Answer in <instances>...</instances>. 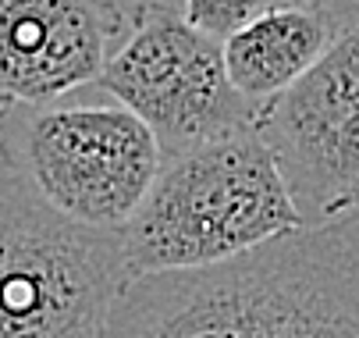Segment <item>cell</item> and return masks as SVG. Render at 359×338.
<instances>
[{"mask_svg": "<svg viewBox=\"0 0 359 338\" xmlns=\"http://www.w3.org/2000/svg\"><path fill=\"white\" fill-rule=\"evenodd\" d=\"M100 338H359V207L221 264L125 278Z\"/></svg>", "mask_w": 359, "mask_h": 338, "instance_id": "obj_1", "label": "cell"}, {"mask_svg": "<svg viewBox=\"0 0 359 338\" xmlns=\"http://www.w3.org/2000/svg\"><path fill=\"white\" fill-rule=\"evenodd\" d=\"M302 224V214L252 125L168 154L118 228L128 278L207 267Z\"/></svg>", "mask_w": 359, "mask_h": 338, "instance_id": "obj_2", "label": "cell"}, {"mask_svg": "<svg viewBox=\"0 0 359 338\" xmlns=\"http://www.w3.org/2000/svg\"><path fill=\"white\" fill-rule=\"evenodd\" d=\"M164 150L153 128L128 107L75 100L0 107V164L18 175L57 214L118 231L149 182Z\"/></svg>", "mask_w": 359, "mask_h": 338, "instance_id": "obj_3", "label": "cell"}, {"mask_svg": "<svg viewBox=\"0 0 359 338\" xmlns=\"http://www.w3.org/2000/svg\"><path fill=\"white\" fill-rule=\"evenodd\" d=\"M125 278L118 231L79 224L0 175V338H100Z\"/></svg>", "mask_w": 359, "mask_h": 338, "instance_id": "obj_4", "label": "cell"}, {"mask_svg": "<svg viewBox=\"0 0 359 338\" xmlns=\"http://www.w3.org/2000/svg\"><path fill=\"white\" fill-rule=\"evenodd\" d=\"M96 86L153 128L164 157L256 118L224 72L221 43L192 29L175 0H135Z\"/></svg>", "mask_w": 359, "mask_h": 338, "instance_id": "obj_5", "label": "cell"}, {"mask_svg": "<svg viewBox=\"0 0 359 338\" xmlns=\"http://www.w3.org/2000/svg\"><path fill=\"white\" fill-rule=\"evenodd\" d=\"M252 128L274 154L302 224L359 207V18L256 107Z\"/></svg>", "mask_w": 359, "mask_h": 338, "instance_id": "obj_6", "label": "cell"}, {"mask_svg": "<svg viewBox=\"0 0 359 338\" xmlns=\"http://www.w3.org/2000/svg\"><path fill=\"white\" fill-rule=\"evenodd\" d=\"M132 11L135 0H0V107L96 82Z\"/></svg>", "mask_w": 359, "mask_h": 338, "instance_id": "obj_7", "label": "cell"}, {"mask_svg": "<svg viewBox=\"0 0 359 338\" xmlns=\"http://www.w3.org/2000/svg\"><path fill=\"white\" fill-rule=\"evenodd\" d=\"M334 36V15L320 4H267L221 43L224 72L245 100L260 107L310 68Z\"/></svg>", "mask_w": 359, "mask_h": 338, "instance_id": "obj_8", "label": "cell"}, {"mask_svg": "<svg viewBox=\"0 0 359 338\" xmlns=\"http://www.w3.org/2000/svg\"><path fill=\"white\" fill-rule=\"evenodd\" d=\"M267 4L271 0H182L178 11L192 29L224 43L231 32H238L245 22H252Z\"/></svg>", "mask_w": 359, "mask_h": 338, "instance_id": "obj_9", "label": "cell"}]
</instances>
